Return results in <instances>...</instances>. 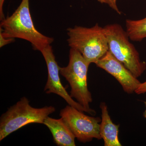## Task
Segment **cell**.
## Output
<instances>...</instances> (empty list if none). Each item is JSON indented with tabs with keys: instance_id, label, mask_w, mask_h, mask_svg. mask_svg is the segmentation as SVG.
<instances>
[{
	"instance_id": "1",
	"label": "cell",
	"mask_w": 146,
	"mask_h": 146,
	"mask_svg": "<svg viewBox=\"0 0 146 146\" xmlns=\"http://www.w3.org/2000/svg\"><path fill=\"white\" fill-rule=\"evenodd\" d=\"M30 0H22L12 15L1 21L0 34L6 38L26 40L39 52L54 41L39 32L35 27L29 9Z\"/></svg>"
},
{
	"instance_id": "2",
	"label": "cell",
	"mask_w": 146,
	"mask_h": 146,
	"mask_svg": "<svg viewBox=\"0 0 146 146\" xmlns=\"http://www.w3.org/2000/svg\"><path fill=\"white\" fill-rule=\"evenodd\" d=\"M55 111L54 106L33 107L26 97L8 108L0 118V141L20 128L31 123L43 124L49 115Z\"/></svg>"
},
{
	"instance_id": "3",
	"label": "cell",
	"mask_w": 146,
	"mask_h": 146,
	"mask_svg": "<svg viewBox=\"0 0 146 146\" xmlns=\"http://www.w3.org/2000/svg\"><path fill=\"white\" fill-rule=\"evenodd\" d=\"M68 44L80 53L90 64L95 63L109 50L104 28L75 26L67 29Z\"/></svg>"
},
{
	"instance_id": "4",
	"label": "cell",
	"mask_w": 146,
	"mask_h": 146,
	"mask_svg": "<svg viewBox=\"0 0 146 146\" xmlns=\"http://www.w3.org/2000/svg\"><path fill=\"white\" fill-rule=\"evenodd\" d=\"M90 63L77 50L71 48L69 61L66 67H60V74L68 81L71 87L70 96L92 115L96 111L90 107L93 101L87 85V73Z\"/></svg>"
},
{
	"instance_id": "5",
	"label": "cell",
	"mask_w": 146,
	"mask_h": 146,
	"mask_svg": "<svg viewBox=\"0 0 146 146\" xmlns=\"http://www.w3.org/2000/svg\"><path fill=\"white\" fill-rule=\"evenodd\" d=\"M109 51L138 78L146 69V63L141 61L136 48L129 40L126 31L117 24L104 27Z\"/></svg>"
},
{
	"instance_id": "6",
	"label": "cell",
	"mask_w": 146,
	"mask_h": 146,
	"mask_svg": "<svg viewBox=\"0 0 146 146\" xmlns=\"http://www.w3.org/2000/svg\"><path fill=\"white\" fill-rule=\"evenodd\" d=\"M60 116L79 142L86 143L93 139L100 140L101 119L85 115L83 111L68 105L60 110Z\"/></svg>"
},
{
	"instance_id": "7",
	"label": "cell",
	"mask_w": 146,
	"mask_h": 146,
	"mask_svg": "<svg viewBox=\"0 0 146 146\" xmlns=\"http://www.w3.org/2000/svg\"><path fill=\"white\" fill-rule=\"evenodd\" d=\"M40 52L44 58L48 70V79L44 88L46 94H56L65 100L69 105L86 112L84 108L71 97L61 83L59 75L60 67L56 60L51 46L48 45Z\"/></svg>"
},
{
	"instance_id": "8",
	"label": "cell",
	"mask_w": 146,
	"mask_h": 146,
	"mask_svg": "<svg viewBox=\"0 0 146 146\" xmlns=\"http://www.w3.org/2000/svg\"><path fill=\"white\" fill-rule=\"evenodd\" d=\"M95 64L115 77L127 94L135 93L141 83L109 50Z\"/></svg>"
},
{
	"instance_id": "9",
	"label": "cell",
	"mask_w": 146,
	"mask_h": 146,
	"mask_svg": "<svg viewBox=\"0 0 146 146\" xmlns=\"http://www.w3.org/2000/svg\"><path fill=\"white\" fill-rule=\"evenodd\" d=\"M43 124L49 129L54 142L58 146H75V136L62 118L48 117Z\"/></svg>"
},
{
	"instance_id": "10",
	"label": "cell",
	"mask_w": 146,
	"mask_h": 146,
	"mask_svg": "<svg viewBox=\"0 0 146 146\" xmlns=\"http://www.w3.org/2000/svg\"><path fill=\"white\" fill-rule=\"evenodd\" d=\"M100 108L102 111L100 134L104 141V146H121L119 138V125L115 124L112 122L105 103L102 102Z\"/></svg>"
},
{
	"instance_id": "11",
	"label": "cell",
	"mask_w": 146,
	"mask_h": 146,
	"mask_svg": "<svg viewBox=\"0 0 146 146\" xmlns=\"http://www.w3.org/2000/svg\"><path fill=\"white\" fill-rule=\"evenodd\" d=\"M126 32L129 39L141 41L146 38V17L141 20H127Z\"/></svg>"
},
{
	"instance_id": "12",
	"label": "cell",
	"mask_w": 146,
	"mask_h": 146,
	"mask_svg": "<svg viewBox=\"0 0 146 146\" xmlns=\"http://www.w3.org/2000/svg\"><path fill=\"white\" fill-rule=\"evenodd\" d=\"M97 1L101 3L108 5L118 14H121V11L117 5V0H97Z\"/></svg>"
},
{
	"instance_id": "13",
	"label": "cell",
	"mask_w": 146,
	"mask_h": 146,
	"mask_svg": "<svg viewBox=\"0 0 146 146\" xmlns=\"http://www.w3.org/2000/svg\"><path fill=\"white\" fill-rule=\"evenodd\" d=\"M13 38H6L2 35L0 34V47L2 48L4 46L10 44L14 42Z\"/></svg>"
},
{
	"instance_id": "14",
	"label": "cell",
	"mask_w": 146,
	"mask_h": 146,
	"mask_svg": "<svg viewBox=\"0 0 146 146\" xmlns=\"http://www.w3.org/2000/svg\"><path fill=\"white\" fill-rule=\"evenodd\" d=\"M135 93L137 94H141L146 93V81L141 83Z\"/></svg>"
},
{
	"instance_id": "15",
	"label": "cell",
	"mask_w": 146,
	"mask_h": 146,
	"mask_svg": "<svg viewBox=\"0 0 146 146\" xmlns=\"http://www.w3.org/2000/svg\"><path fill=\"white\" fill-rule=\"evenodd\" d=\"M5 1V0H0V20L1 21L5 18L3 13V10Z\"/></svg>"
},
{
	"instance_id": "16",
	"label": "cell",
	"mask_w": 146,
	"mask_h": 146,
	"mask_svg": "<svg viewBox=\"0 0 146 146\" xmlns=\"http://www.w3.org/2000/svg\"><path fill=\"white\" fill-rule=\"evenodd\" d=\"M144 103H145V112L144 113V116L146 119V100Z\"/></svg>"
}]
</instances>
